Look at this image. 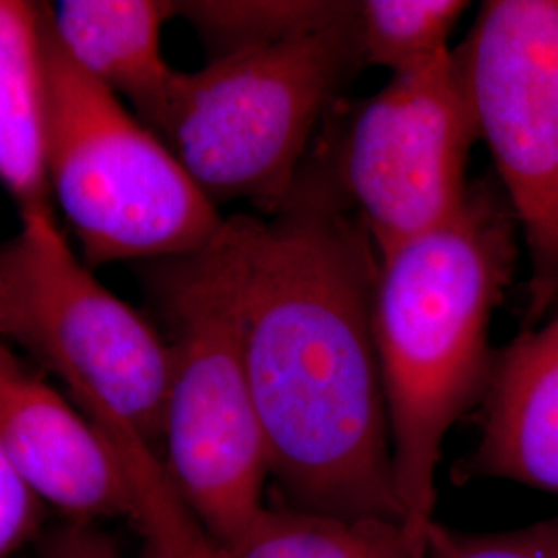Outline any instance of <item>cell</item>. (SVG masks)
Wrapping results in <instances>:
<instances>
[{
  "mask_svg": "<svg viewBox=\"0 0 558 558\" xmlns=\"http://www.w3.org/2000/svg\"><path fill=\"white\" fill-rule=\"evenodd\" d=\"M269 478L288 507L403 523L373 300L379 253L325 154L271 216L214 239Z\"/></svg>",
  "mask_w": 558,
  "mask_h": 558,
  "instance_id": "6da1fadb",
  "label": "cell"
},
{
  "mask_svg": "<svg viewBox=\"0 0 558 558\" xmlns=\"http://www.w3.org/2000/svg\"><path fill=\"white\" fill-rule=\"evenodd\" d=\"M502 189L476 180L453 220L379 257L373 331L403 527L422 550L437 525V472L449 430L488 389L490 323L518 260Z\"/></svg>",
  "mask_w": 558,
  "mask_h": 558,
  "instance_id": "7a4b0ae2",
  "label": "cell"
},
{
  "mask_svg": "<svg viewBox=\"0 0 558 558\" xmlns=\"http://www.w3.org/2000/svg\"><path fill=\"white\" fill-rule=\"evenodd\" d=\"M362 66L354 13L320 34L180 71L154 133L216 207L246 201L271 216L296 186L323 114Z\"/></svg>",
  "mask_w": 558,
  "mask_h": 558,
  "instance_id": "3957f363",
  "label": "cell"
},
{
  "mask_svg": "<svg viewBox=\"0 0 558 558\" xmlns=\"http://www.w3.org/2000/svg\"><path fill=\"white\" fill-rule=\"evenodd\" d=\"M52 203L89 267L193 255L223 218L170 147L62 50L44 13Z\"/></svg>",
  "mask_w": 558,
  "mask_h": 558,
  "instance_id": "277c9868",
  "label": "cell"
},
{
  "mask_svg": "<svg viewBox=\"0 0 558 558\" xmlns=\"http://www.w3.org/2000/svg\"><path fill=\"white\" fill-rule=\"evenodd\" d=\"M20 220L0 240V341L54 373L92 422L129 428L163 458L170 341L92 274L57 216Z\"/></svg>",
  "mask_w": 558,
  "mask_h": 558,
  "instance_id": "5b68a950",
  "label": "cell"
},
{
  "mask_svg": "<svg viewBox=\"0 0 558 558\" xmlns=\"http://www.w3.org/2000/svg\"><path fill=\"white\" fill-rule=\"evenodd\" d=\"M151 283L174 359L163 463L203 534L223 550L265 509L269 459L214 242L158 263Z\"/></svg>",
  "mask_w": 558,
  "mask_h": 558,
  "instance_id": "8992f818",
  "label": "cell"
},
{
  "mask_svg": "<svg viewBox=\"0 0 558 558\" xmlns=\"http://www.w3.org/2000/svg\"><path fill=\"white\" fill-rule=\"evenodd\" d=\"M453 52L527 248L532 329L558 300V0H488Z\"/></svg>",
  "mask_w": 558,
  "mask_h": 558,
  "instance_id": "52a82bcc",
  "label": "cell"
},
{
  "mask_svg": "<svg viewBox=\"0 0 558 558\" xmlns=\"http://www.w3.org/2000/svg\"><path fill=\"white\" fill-rule=\"evenodd\" d=\"M478 120L456 52L396 75L354 112L325 154L379 257L424 236L463 209Z\"/></svg>",
  "mask_w": 558,
  "mask_h": 558,
  "instance_id": "ba28073f",
  "label": "cell"
},
{
  "mask_svg": "<svg viewBox=\"0 0 558 558\" xmlns=\"http://www.w3.org/2000/svg\"><path fill=\"white\" fill-rule=\"evenodd\" d=\"M0 449L41 502L77 519L135 521L131 484L98 426L2 341Z\"/></svg>",
  "mask_w": 558,
  "mask_h": 558,
  "instance_id": "9c48e42d",
  "label": "cell"
},
{
  "mask_svg": "<svg viewBox=\"0 0 558 558\" xmlns=\"http://www.w3.org/2000/svg\"><path fill=\"white\" fill-rule=\"evenodd\" d=\"M458 474L558 495V315L497 354L478 445Z\"/></svg>",
  "mask_w": 558,
  "mask_h": 558,
  "instance_id": "30bf717a",
  "label": "cell"
},
{
  "mask_svg": "<svg viewBox=\"0 0 558 558\" xmlns=\"http://www.w3.org/2000/svg\"><path fill=\"white\" fill-rule=\"evenodd\" d=\"M174 17L168 0H60L48 7L62 50L101 87L129 101L151 131L160 124L180 71L161 52Z\"/></svg>",
  "mask_w": 558,
  "mask_h": 558,
  "instance_id": "8fae6325",
  "label": "cell"
},
{
  "mask_svg": "<svg viewBox=\"0 0 558 558\" xmlns=\"http://www.w3.org/2000/svg\"><path fill=\"white\" fill-rule=\"evenodd\" d=\"M46 4L0 0V186L21 216H54L46 172Z\"/></svg>",
  "mask_w": 558,
  "mask_h": 558,
  "instance_id": "7c38bea8",
  "label": "cell"
},
{
  "mask_svg": "<svg viewBox=\"0 0 558 558\" xmlns=\"http://www.w3.org/2000/svg\"><path fill=\"white\" fill-rule=\"evenodd\" d=\"M218 558H426L401 521L269 507Z\"/></svg>",
  "mask_w": 558,
  "mask_h": 558,
  "instance_id": "4fadbf2b",
  "label": "cell"
},
{
  "mask_svg": "<svg viewBox=\"0 0 558 558\" xmlns=\"http://www.w3.org/2000/svg\"><path fill=\"white\" fill-rule=\"evenodd\" d=\"M356 13L348 0H184L174 17L193 25L211 60L299 40L331 29Z\"/></svg>",
  "mask_w": 558,
  "mask_h": 558,
  "instance_id": "5bb4252c",
  "label": "cell"
},
{
  "mask_svg": "<svg viewBox=\"0 0 558 558\" xmlns=\"http://www.w3.org/2000/svg\"><path fill=\"white\" fill-rule=\"evenodd\" d=\"M468 7L463 0H360L364 66L389 69L396 77L439 62L453 50L449 40Z\"/></svg>",
  "mask_w": 558,
  "mask_h": 558,
  "instance_id": "9a60e30c",
  "label": "cell"
},
{
  "mask_svg": "<svg viewBox=\"0 0 558 558\" xmlns=\"http://www.w3.org/2000/svg\"><path fill=\"white\" fill-rule=\"evenodd\" d=\"M426 558H558V515L497 534H463L437 521Z\"/></svg>",
  "mask_w": 558,
  "mask_h": 558,
  "instance_id": "2e32d148",
  "label": "cell"
},
{
  "mask_svg": "<svg viewBox=\"0 0 558 558\" xmlns=\"http://www.w3.org/2000/svg\"><path fill=\"white\" fill-rule=\"evenodd\" d=\"M41 502L0 449V558H9L40 525Z\"/></svg>",
  "mask_w": 558,
  "mask_h": 558,
  "instance_id": "e0dca14e",
  "label": "cell"
},
{
  "mask_svg": "<svg viewBox=\"0 0 558 558\" xmlns=\"http://www.w3.org/2000/svg\"><path fill=\"white\" fill-rule=\"evenodd\" d=\"M50 558H120L108 542L100 536L85 532V530H71L60 534L52 544ZM154 558V557H151Z\"/></svg>",
  "mask_w": 558,
  "mask_h": 558,
  "instance_id": "ac0fdd59",
  "label": "cell"
}]
</instances>
